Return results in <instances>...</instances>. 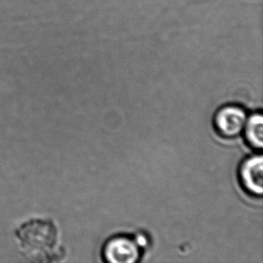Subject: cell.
<instances>
[{
	"label": "cell",
	"instance_id": "cell-1",
	"mask_svg": "<svg viewBox=\"0 0 263 263\" xmlns=\"http://www.w3.org/2000/svg\"><path fill=\"white\" fill-rule=\"evenodd\" d=\"M14 237L18 252L29 262H58L65 257L60 228L48 217L23 221L14 229Z\"/></svg>",
	"mask_w": 263,
	"mask_h": 263
},
{
	"label": "cell",
	"instance_id": "cell-2",
	"mask_svg": "<svg viewBox=\"0 0 263 263\" xmlns=\"http://www.w3.org/2000/svg\"><path fill=\"white\" fill-rule=\"evenodd\" d=\"M247 121V114L239 105L229 104L221 107L214 116L216 132L226 139H234L242 133Z\"/></svg>",
	"mask_w": 263,
	"mask_h": 263
},
{
	"label": "cell",
	"instance_id": "cell-3",
	"mask_svg": "<svg viewBox=\"0 0 263 263\" xmlns=\"http://www.w3.org/2000/svg\"><path fill=\"white\" fill-rule=\"evenodd\" d=\"M103 253L108 262L133 263L140 258V248L134 239L120 235L107 241Z\"/></svg>",
	"mask_w": 263,
	"mask_h": 263
},
{
	"label": "cell",
	"instance_id": "cell-4",
	"mask_svg": "<svg viewBox=\"0 0 263 263\" xmlns=\"http://www.w3.org/2000/svg\"><path fill=\"white\" fill-rule=\"evenodd\" d=\"M242 188L253 197H261L263 192V160L260 155L247 157L239 169Z\"/></svg>",
	"mask_w": 263,
	"mask_h": 263
},
{
	"label": "cell",
	"instance_id": "cell-5",
	"mask_svg": "<svg viewBox=\"0 0 263 263\" xmlns=\"http://www.w3.org/2000/svg\"><path fill=\"white\" fill-rule=\"evenodd\" d=\"M245 136L253 149L261 150L263 146V117L260 112L253 114L246 121Z\"/></svg>",
	"mask_w": 263,
	"mask_h": 263
}]
</instances>
